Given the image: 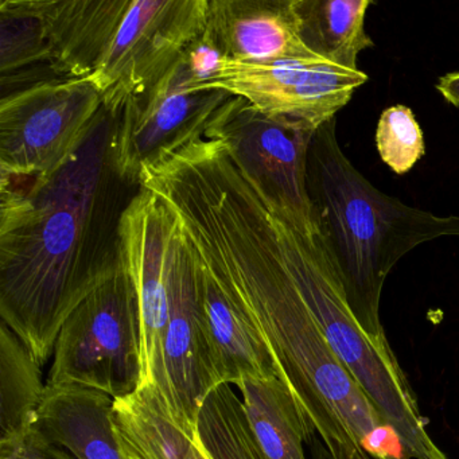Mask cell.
I'll return each instance as SVG.
<instances>
[{
    "label": "cell",
    "instance_id": "21",
    "mask_svg": "<svg viewBox=\"0 0 459 459\" xmlns=\"http://www.w3.org/2000/svg\"><path fill=\"white\" fill-rule=\"evenodd\" d=\"M378 154L394 173H408L426 154L423 133L408 107L386 108L376 131Z\"/></svg>",
    "mask_w": 459,
    "mask_h": 459
},
{
    "label": "cell",
    "instance_id": "5",
    "mask_svg": "<svg viewBox=\"0 0 459 459\" xmlns=\"http://www.w3.org/2000/svg\"><path fill=\"white\" fill-rule=\"evenodd\" d=\"M287 264L327 342L404 440L411 459H448L429 435L415 392L389 343L370 337L349 307L318 230L273 204Z\"/></svg>",
    "mask_w": 459,
    "mask_h": 459
},
{
    "label": "cell",
    "instance_id": "11",
    "mask_svg": "<svg viewBox=\"0 0 459 459\" xmlns=\"http://www.w3.org/2000/svg\"><path fill=\"white\" fill-rule=\"evenodd\" d=\"M120 252L133 279L141 318V385L162 383L169 278L176 220L155 193L139 187L120 220Z\"/></svg>",
    "mask_w": 459,
    "mask_h": 459
},
{
    "label": "cell",
    "instance_id": "1",
    "mask_svg": "<svg viewBox=\"0 0 459 459\" xmlns=\"http://www.w3.org/2000/svg\"><path fill=\"white\" fill-rule=\"evenodd\" d=\"M143 186L170 209L193 249L230 279L332 459H411L399 432L343 365L284 256L273 203L220 139H201L150 169Z\"/></svg>",
    "mask_w": 459,
    "mask_h": 459
},
{
    "label": "cell",
    "instance_id": "13",
    "mask_svg": "<svg viewBox=\"0 0 459 459\" xmlns=\"http://www.w3.org/2000/svg\"><path fill=\"white\" fill-rule=\"evenodd\" d=\"M187 246L195 260L198 306L220 384L236 385L248 376L276 375L264 335L238 290L214 263Z\"/></svg>",
    "mask_w": 459,
    "mask_h": 459
},
{
    "label": "cell",
    "instance_id": "8",
    "mask_svg": "<svg viewBox=\"0 0 459 459\" xmlns=\"http://www.w3.org/2000/svg\"><path fill=\"white\" fill-rule=\"evenodd\" d=\"M197 84L182 55L154 87L109 115L111 160L123 181L139 187L146 166L203 138L233 98L221 90H195Z\"/></svg>",
    "mask_w": 459,
    "mask_h": 459
},
{
    "label": "cell",
    "instance_id": "6",
    "mask_svg": "<svg viewBox=\"0 0 459 459\" xmlns=\"http://www.w3.org/2000/svg\"><path fill=\"white\" fill-rule=\"evenodd\" d=\"M107 114L84 79L55 77L0 100V181L48 179L87 143Z\"/></svg>",
    "mask_w": 459,
    "mask_h": 459
},
{
    "label": "cell",
    "instance_id": "15",
    "mask_svg": "<svg viewBox=\"0 0 459 459\" xmlns=\"http://www.w3.org/2000/svg\"><path fill=\"white\" fill-rule=\"evenodd\" d=\"M114 397L79 384H47L39 429L77 459H125L112 423Z\"/></svg>",
    "mask_w": 459,
    "mask_h": 459
},
{
    "label": "cell",
    "instance_id": "10",
    "mask_svg": "<svg viewBox=\"0 0 459 459\" xmlns=\"http://www.w3.org/2000/svg\"><path fill=\"white\" fill-rule=\"evenodd\" d=\"M368 82L364 72L325 60L241 63L222 57L211 80L195 90H221L262 114L319 127L335 117Z\"/></svg>",
    "mask_w": 459,
    "mask_h": 459
},
{
    "label": "cell",
    "instance_id": "19",
    "mask_svg": "<svg viewBox=\"0 0 459 459\" xmlns=\"http://www.w3.org/2000/svg\"><path fill=\"white\" fill-rule=\"evenodd\" d=\"M47 385L41 365L4 322L0 324V440L36 426Z\"/></svg>",
    "mask_w": 459,
    "mask_h": 459
},
{
    "label": "cell",
    "instance_id": "4",
    "mask_svg": "<svg viewBox=\"0 0 459 459\" xmlns=\"http://www.w3.org/2000/svg\"><path fill=\"white\" fill-rule=\"evenodd\" d=\"M209 0H39L50 65L92 82L108 115L154 87L205 30Z\"/></svg>",
    "mask_w": 459,
    "mask_h": 459
},
{
    "label": "cell",
    "instance_id": "7",
    "mask_svg": "<svg viewBox=\"0 0 459 459\" xmlns=\"http://www.w3.org/2000/svg\"><path fill=\"white\" fill-rule=\"evenodd\" d=\"M141 381L138 297L122 259L64 322L47 384H79L117 399Z\"/></svg>",
    "mask_w": 459,
    "mask_h": 459
},
{
    "label": "cell",
    "instance_id": "17",
    "mask_svg": "<svg viewBox=\"0 0 459 459\" xmlns=\"http://www.w3.org/2000/svg\"><path fill=\"white\" fill-rule=\"evenodd\" d=\"M244 416L264 459H306L305 442L314 437L302 411L278 375L238 381Z\"/></svg>",
    "mask_w": 459,
    "mask_h": 459
},
{
    "label": "cell",
    "instance_id": "18",
    "mask_svg": "<svg viewBox=\"0 0 459 459\" xmlns=\"http://www.w3.org/2000/svg\"><path fill=\"white\" fill-rule=\"evenodd\" d=\"M369 0H295L305 47L321 60L357 71V56L372 48L365 33Z\"/></svg>",
    "mask_w": 459,
    "mask_h": 459
},
{
    "label": "cell",
    "instance_id": "12",
    "mask_svg": "<svg viewBox=\"0 0 459 459\" xmlns=\"http://www.w3.org/2000/svg\"><path fill=\"white\" fill-rule=\"evenodd\" d=\"M220 385L222 384L214 369L198 306L195 260L176 220L163 377L158 388L177 421L193 434H198L201 407L209 394Z\"/></svg>",
    "mask_w": 459,
    "mask_h": 459
},
{
    "label": "cell",
    "instance_id": "9",
    "mask_svg": "<svg viewBox=\"0 0 459 459\" xmlns=\"http://www.w3.org/2000/svg\"><path fill=\"white\" fill-rule=\"evenodd\" d=\"M316 126L262 114L233 96L205 135L221 139L263 195L308 230H316L307 193V158Z\"/></svg>",
    "mask_w": 459,
    "mask_h": 459
},
{
    "label": "cell",
    "instance_id": "3",
    "mask_svg": "<svg viewBox=\"0 0 459 459\" xmlns=\"http://www.w3.org/2000/svg\"><path fill=\"white\" fill-rule=\"evenodd\" d=\"M335 117L316 128L307 158L314 222L351 313L362 329L388 343L380 319L392 268L420 244L459 238V216H437L376 189L348 160Z\"/></svg>",
    "mask_w": 459,
    "mask_h": 459
},
{
    "label": "cell",
    "instance_id": "23",
    "mask_svg": "<svg viewBox=\"0 0 459 459\" xmlns=\"http://www.w3.org/2000/svg\"><path fill=\"white\" fill-rule=\"evenodd\" d=\"M437 90L446 101L459 107V74H448L440 77Z\"/></svg>",
    "mask_w": 459,
    "mask_h": 459
},
{
    "label": "cell",
    "instance_id": "20",
    "mask_svg": "<svg viewBox=\"0 0 459 459\" xmlns=\"http://www.w3.org/2000/svg\"><path fill=\"white\" fill-rule=\"evenodd\" d=\"M39 66L52 72L41 21L31 12L28 0H0L2 87L21 82L22 76L33 74Z\"/></svg>",
    "mask_w": 459,
    "mask_h": 459
},
{
    "label": "cell",
    "instance_id": "16",
    "mask_svg": "<svg viewBox=\"0 0 459 459\" xmlns=\"http://www.w3.org/2000/svg\"><path fill=\"white\" fill-rule=\"evenodd\" d=\"M112 423L125 459H212L198 434L174 418L157 384L114 399Z\"/></svg>",
    "mask_w": 459,
    "mask_h": 459
},
{
    "label": "cell",
    "instance_id": "2",
    "mask_svg": "<svg viewBox=\"0 0 459 459\" xmlns=\"http://www.w3.org/2000/svg\"><path fill=\"white\" fill-rule=\"evenodd\" d=\"M25 181L0 182V318L42 367L72 311L122 263L131 185L112 163L108 112L55 176Z\"/></svg>",
    "mask_w": 459,
    "mask_h": 459
},
{
    "label": "cell",
    "instance_id": "22",
    "mask_svg": "<svg viewBox=\"0 0 459 459\" xmlns=\"http://www.w3.org/2000/svg\"><path fill=\"white\" fill-rule=\"evenodd\" d=\"M0 459H77L71 451L50 439L39 427L0 440Z\"/></svg>",
    "mask_w": 459,
    "mask_h": 459
},
{
    "label": "cell",
    "instance_id": "14",
    "mask_svg": "<svg viewBox=\"0 0 459 459\" xmlns=\"http://www.w3.org/2000/svg\"><path fill=\"white\" fill-rule=\"evenodd\" d=\"M205 33L230 60H321L300 39L295 0H209Z\"/></svg>",
    "mask_w": 459,
    "mask_h": 459
}]
</instances>
